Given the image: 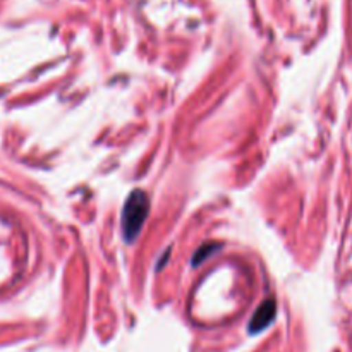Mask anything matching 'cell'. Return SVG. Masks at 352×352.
I'll return each instance as SVG.
<instances>
[{
  "mask_svg": "<svg viewBox=\"0 0 352 352\" xmlns=\"http://www.w3.org/2000/svg\"><path fill=\"white\" fill-rule=\"evenodd\" d=\"M275 311H277V305H275V301L274 299H267V301L256 309L253 318H251L250 332L256 333V332H261L263 329H267V327L272 323V320L275 318Z\"/></svg>",
  "mask_w": 352,
  "mask_h": 352,
  "instance_id": "obj_2",
  "label": "cell"
},
{
  "mask_svg": "<svg viewBox=\"0 0 352 352\" xmlns=\"http://www.w3.org/2000/svg\"><path fill=\"white\" fill-rule=\"evenodd\" d=\"M148 212H150V201H148L146 192L140 191V189L131 192L122 210V234L127 243H133L138 234L141 232Z\"/></svg>",
  "mask_w": 352,
  "mask_h": 352,
  "instance_id": "obj_1",
  "label": "cell"
}]
</instances>
